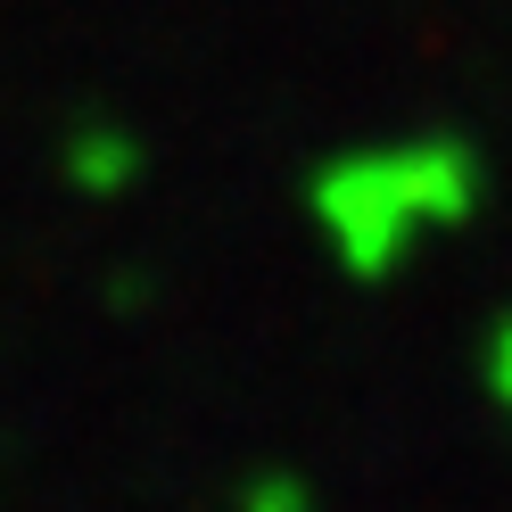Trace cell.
<instances>
[{
  "instance_id": "obj_1",
  "label": "cell",
  "mask_w": 512,
  "mask_h": 512,
  "mask_svg": "<svg viewBox=\"0 0 512 512\" xmlns=\"http://www.w3.org/2000/svg\"><path fill=\"white\" fill-rule=\"evenodd\" d=\"M314 215L331 232V256L347 273H397L413 240L446 232L471 215V149L455 141H397V149H364L314 182Z\"/></svg>"
},
{
  "instance_id": "obj_2",
  "label": "cell",
  "mask_w": 512,
  "mask_h": 512,
  "mask_svg": "<svg viewBox=\"0 0 512 512\" xmlns=\"http://www.w3.org/2000/svg\"><path fill=\"white\" fill-rule=\"evenodd\" d=\"M488 372H496V397L512 405V323L496 331V356H488Z\"/></svg>"
}]
</instances>
